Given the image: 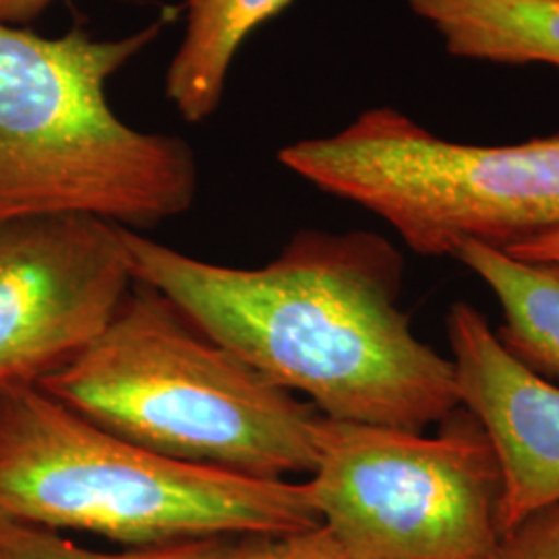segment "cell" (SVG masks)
Returning a JSON list of instances; mask_svg holds the SVG:
<instances>
[{
  "instance_id": "cell-1",
  "label": "cell",
  "mask_w": 559,
  "mask_h": 559,
  "mask_svg": "<svg viewBox=\"0 0 559 559\" xmlns=\"http://www.w3.org/2000/svg\"><path fill=\"white\" fill-rule=\"evenodd\" d=\"M133 276L325 419L425 433L460 408L452 360L400 309L404 260L369 230H300L261 267L185 255L124 228Z\"/></svg>"
},
{
  "instance_id": "cell-2",
  "label": "cell",
  "mask_w": 559,
  "mask_h": 559,
  "mask_svg": "<svg viewBox=\"0 0 559 559\" xmlns=\"http://www.w3.org/2000/svg\"><path fill=\"white\" fill-rule=\"evenodd\" d=\"M170 20L162 13L117 40L81 27L44 38L0 23V224L81 214L138 233L191 210L193 147L129 127L106 94Z\"/></svg>"
},
{
  "instance_id": "cell-3",
  "label": "cell",
  "mask_w": 559,
  "mask_h": 559,
  "mask_svg": "<svg viewBox=\"0 0 559 559\" xmlns=\"http://www.w3.org/2000/svg\"><path fill=\"white\" fill-rule=\"evenodd\" d=\"M40 388L164 459L258 479L311 475L318 464L320 411L138 280L100 336Z\"/></svg>"
},
{
  "instance_id": "cell-4",
  "label": "cell",
  "mask_w": 559,
  "mask_h": 559,
  "mask_svg": "<svg viewBox=\"0 0 559 559\" xmlns=\"http://www.w3.org/2000/svg\"><path fill=\"white\" fill-rule=\"evenodd\" d=\"M0 516L133 547L321 526L305 483L164 459L40 385L0 388Z\"/></svg>"
},
{
  "instance_id": "cell-5",
  "label": "cell",
  "mask_w": 559,
  "mask_h": 559,
  "mask_svg": "<svg viewBox=\"0 0 559 559\" xmlns=\"http://www.w3.org/2000/svg\"><path fill=\"white\" fill-rule=\"evenodd\" d=\"M278 158L380 216L423 258H452L464 240L508 251L559 228V133L473 145L438 138L396 108H373L334 135L286 145Z\"/></svg>"
},
{
  "instance_id": "cell-6",
  "label": "cell",
  "mask_w": 559,
  "mask_h": 559,
  "mask_svg": "<svg viewBox=\"0 0 559 559\" xmlns=\"http://www.w3.org/2000/svg\"><path fill=\"white\" fill-rule=\"evenodd\" d=\"M305 485L350 559H500V464L462 406L436 436L321 417Z\"/></svg>"
},
{
  "instance_id": "cell-7",
  "label": "cell",
  "mask_w": 559,
  "mask_h": 559,
  "mask_svg": "<svg viewBox=\"0 0 559 559\" xmlns=\"http://www.w3.org/2000/svg\"><path fill=\"white\" fill-rule=\"evenodd\" d=\"M135 284L124 228L81 214L0 224V388L40 385L100 336Z\"/></svg>"
},
{
  "instance_id": "cell-8",
  "label": "cell",
  "mask_w": 559,
  "mask_h": 559,
  "mask_svg": "<svg viewBox=\"0 0 559 559\" xmlns=\"http://www.w3.org/2000/svg\"><path fill=\"white\" fill-rule=\"evenodd\" d=\"M460 406L479 420L500 464L501 537L559 506V385L516 359L466 300L445 313Z\"/></svg>"
},
{
  "instance_id": "cell-9",
  "label": "cell",
  "mask_w": 559,
  "mask_h": 559,
  "mask_svg": "<svg viewBox=\"0 0 559 559\" xmlns=\"http://www.w3.org/2000/svg\"><path fill=\"white\" fill-rule=\"evenodd\" d=\"M456 59L559 69V0H406Z\"/></svg>"
},
{
  "instance_id": "cell-10",
  "label": "cell",
  "mask_w": 559,
  "mask_h": 559,
  "mask_svg": "<svg viewBox=\"0 0 559 559\" xmlns=\"http://www.w3.org/2000/svg\"><path fill=\"white\" fill-rule=\"evenodd\" d=\"M293 0H187L185 34L166 71V98L189 122L210 119L224 98L242 44Z\"/></svg>"
},
{
  "instance_id": "cell-11",
  "label": "cell",
  "mask_w": 559,
  "mask_h": 559,
  "mask_svg": "<svg viewBox=\"0 0 559 559\" xmlns=\"http://www.w3.org/2000/svg\"><path fill=\"white\" fill-rule=\"evenodd\" d=\"M452 258L500 302L501 344L545 380H559V263L519 260L477 240H464Z\"/></svg>"
},
{
  "instance_id": "cell-12",
  "label": "cell",
  "mask_w": 559,
  "mask_h": 559,
  "mask_svg": "<svg viewBox=\"0 0 559 559\" xmlns=\"http://www.w3.org/2000/svg\"><path fill=\"white\" fill-rule=\"evenodd\" d=\"M293 537H205L98 554L60 537L59 531L0 516V559H282Z\"/></svg>"
},
{
  "instance_id": "cell-13",
  "label": "cell",
  "mask_w": 559,
  "mask_h": 559,
  "mask_svg": "<svg viewBox=\"0 0 559 559\" xmlns=\"http://www.w3.org/2000/svg\"><path fill=\"white\" fill-rule=\"evenodd\" d=\"M500 559H559V506L535 512L508 531Z\"/></svg>"
},
{
  "instance_id": "cell-14",
  "label": "cell",
  "mask_w": 559,
  "mask_h": 559,
  "mask_svg": "<svg viewBox=\"0 0 559 559\" xmlns=\"http://www.w3.org/2000/svg\"><path fill=\"white\" fill-rule=\"evenodd\" d=\"M282 559H350L338 543L332 539V535L320 526L307 533L295 535L290 539V547Z\"/></svg>"
},
{
  "instance_id": "cell-15",
  "label": "cell",
  "mask_w": 559,
  "mask_h": 559,
  "mask_svg": "<svg viewBox=\"0 0 559 559\" xmlns=\"http://www.w3.org/2000/svg\"><path fill=\"white\" fill-rule=\"evenodd\" d=\"M506 253L526 261H554L559 263V228L543 233L539 237L524 240Z\"/></svg>"
},
{
  "instance_id": "cell-16",
  "label": "cell",
  "mask_w": 559,
  "mask_h": 559,
  "mask_svg": "<svg viewBox=\"0 0 559 559\" xmlns=\"http://www.w3.org/2000/svg\"><path fill=\"white\" fill-rule=\"evenodd\" d=\"M57 0H0V23L23 27L38 20Z\"/></svg>"
}]
</instances>
